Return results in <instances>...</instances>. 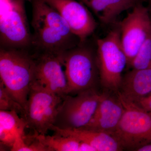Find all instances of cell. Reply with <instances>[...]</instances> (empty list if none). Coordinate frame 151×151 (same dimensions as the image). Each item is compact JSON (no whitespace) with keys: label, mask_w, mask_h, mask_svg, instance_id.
Segmentation results:
<instances>
[{"label":"cell","mask_w":151,"mask_h":151,"mask_svg":"<svg viewBox=\"0 0 151 151\" xmlns=\"http://www.w3.org/2000/svg\"><path fill=\"white\" fill-rule=\"evenodd\" d=\"M32 50L61 54L79 45L63 17L43 0H30Z\"/></svg>","instance_id":"6da1fadb"},{"label":"cell","mask_w":151,"mask_h":151,"mask_svg":"<svg viewBox=\"0 0 151 151\" xmlns=\"http://www.w3.org/2000/svg\"><path fill=\"white\" fill-rule=\"evenodd\" d=\"M30 49L0 48L1 82L25 109L34 80V60Z\"/></svg>","instance_id":"7a4b0ae2"},{"label":"cell","mask_w":151,"mask_h":151,"mask_svg":"<svg viewBox=\"0 0 151 151\" xmlns=\"http://www.w3.org/2000/svg\"><path fill=\"white\" fill-rule=\"evenodd\" d=\"M97 64L100 84L109 91L119 92L128 60L119 29L113 30L97 40Z\"/></svg>","instance_id":"3957f363"},{"label":"cell","mask_w":151,"mask_h":151,"mask_svg":"<svg viewBox=\"0 0 151 151\" xmlns=\"http://www.w3.org/2000/svg\"><path fill=\"white\" fill-rule=\"evenodd\" d=\"M68 86V94H76L94 89L99 69L97 55L84 44L66 50L60 54Z\"/></svg>","instance_id":"277c9868"},{"label":"cell","mask_w":151,"mask_h":151,"mask_svg":"<svg viewBox=\"0 0 151 151\" xmlns=\"http://www.w3.org/2000/svg\"><path fill=\"white\" fill-rule=\"evenodd\" d=\"M124 107L118 126L111 135L123 150L137 151L151 143V115L117 93Z\"/></svg>","instance_id":"5b68a950"},{"label":"cell","mask_w":151,"mask_h":151,"mask_svg":"<svg viewBox=\"0 0 151 151\" xmlns=\"http://www.w3.org/2000/svg\"><path fill=\"white\" fill-rule=\"evenodd\" d=\"M63 98L34 80L25 109L27 127L34 134L46 135L50 130Z\"/></svg>","instance_id":"8992f818"},{"label":"cell","mask_w":151,"mask_h":151,"mask_svg":"<svg viewBox=\"0 0 151 151\" xmlns=\"http://www.w3.org/2000/svg\"><path fill=\"white\" fill-rule=\"evenodd\" d=\"M101 95L95 88L78 92L75 96L66 95L60 105L52 126L61 129L85 127L94 116Z\"/></svg>","instance_id":"52a82bcc"},{"label":"cell","mask_w":151,"mask_h":151,"mask_svg":"<svg viewBox=\"0 0 151 151\" xmlns=\"http://www.w3.org/2000/svg\"><path fill=\"white\" fill-rule=\"evenodd\" d=\"M9 8L0 22L1 47L31 49V33L25 0H10Z\"/></svg>","instance_id":"ba28073f"},{"label":"cell","mask_w":151,"mask_h":151,"mask_svg":"<svg viewBox=\"0 0 151 151\" xmlns=\"http://www.w3.org/2000/svg\"><path fill=\"white\" fill-rule=\"evenodd\" d=\"M119 30L129 66L151 31L149 9L138 2L121 22Z\"/></svg>","instance_id":"9c48e42d"},{"label":"cell","mask_w":151,"mask_h":151,"mask_svg":"<svg viewBox=\"0 0 151 151\" xmlns=\"http://www.w3.org/2000/svg\"><path fill=\"white\" fill-rule=\"evenodd\" d=\"M34 80L50 92L63 98L68 94L67 78L60 54L32 52Z\"/></svg>","instance_id":"30bf717a"},{"label":"cell","mask_w":151,"mask_h":151,"mask_svg":"<svg viewBox=\"0 0 151 151\" xmlns=\"http://www.w3.org/2000/svg\"><path fill=\"white\" fill-rule=\"evenodd\" d=\"M59 13L78 39L79 45L86 42L95 31L97 23L83 3L76 0H43Z\"/></svg>","instance_id":"8fae6325"},{"label":"cell","mask_w":151,"mask_h":151,"mask_svg":"<svg viewBox=\"0 0 151 151\" xmlns=\"http://www.w3.org/2000/svg\"><path fill=\"white\" fill-rule=\"evenodd\" d=\"M124 112V106L118 96L116 98L103 93L91 121L82 128L111 134L118 126Z\"/></svg>","instance_id":"7c38bea8"},{"label":"cell","mask_w":151,"mask_h":151,"mask_svg":"<svg viewBox=\"0 0 151 151\" xmlns=\"http://www.w3.org/2000/svg\"><path fill=\"white\" fill-rule=\"evenodd\" d=\"M151 92V67L132 69L123 76L118 94L125 99L136 103Z\"/></svg>","instance_id":"4fadbf2b"},{"label":"cell","mask_w":151,"mask_h":151,"mask_svg":"<svg viewBox=\"0 0 151 151\" xmlns=\"http://www.w3.org/2000/svg\"><path fill=\"white\" fill-rule=\"evenodd\" d=\"M50 130L55 134L73 137L92 146L96 151H118L123 149L111 134L85 128L61 129L52 126Z\"/></svg>","instance_id":"5bb4252c"},{"label":"cell","mask_w":151,"mask_h":151,"mask_svg":"<svg viewBox=\"0 0 151 151\" xmlns=\"http://www.w3.org/2000/svg\"><path fill=\"white\" fill-rule=\"evenodd\" d=\"M89 8L100 21L108 24L122 12L133 7L136 0H79Z\"/></svg>","instance_id":"9a60e30c"},{"label":"cell","mask_w":151,"mask_h":151,"mask_svg":"<svg viewBox=\"0 0 151 151\" xmlns=\"http://www.w3.org/2000/svg\"><path fill=\"white\" fill-rule=\"evenodd\" d=\"M26 127L25 120L15 111L0 110L1 144L12 148L17 137L24 135Z\"/></svg>","instance_id":"2e32d148"},{"label":"cell","mask_w":151,"mask_h":151,"mask_svg":"<svg viewBox=\"0 0 151 151\" xmlns=\"http://www.w3.org/2000/svg\"><path fill=\"white\" fill-rule=\"evenodd\" d=\"M50 151H79L81 142L70 136L55 133L54 135H33Z\"/></svg>","instance_id":"e0dca14e"},{"label":"cell","mask_w":151,"mask_h":151,"mask_svg":"<svg viewBox=\"0 0 151 151\" xmlns=\"http://www.w3.org/2000/svg\"><path fill=\"white\" fill-rule=\"evenodd\" d=\"M129 66L135 69L151 67V31Z\"/></svg>","instance_id":"ac0fdd59"},{"label":"cell","mask_w":151,"mask_h":151,"mask_svg":"<svg viewBox=\"0 0 151 151\" xmlns=\"http://www.w3.org/2000/svg\"><path fill=\"white\" fill-rule=\"evenodd\" d=\"M0 110L14 111L25 120L24 109L19 103L14 99L6 89L4 84L0 81Z\"/></svg>","instance_id":"d6986e66"},{"label":"cell","mask_w":151,"mask_h":151,"mask_svg":"<svg viewBox=\"0 0 151 151\" xmlns=\"http://www.w3.org/2000/svg\"><path fill=\"white\" fill-rule=\"evenodd\" d=\"M24 137V135H19L17 137L11 149V151H50L49 148L41 142L35 137V141L29 144L25 142Z\"/></svg>","instance_id":"ffe728a7"},{"label":"cell","mask_w":151,"mask_h":151,"mask_svg":"<svg viewBox=\"0 0 151 151\" xmlns=\"http://www.w3.org/2000/svg\"><path fill=\"white\" fill-rule=\"evenodd\" d=\"M135 103L146 111L151 112V92Z\"/></svg>","instance_id":"44dd1931"},{"label":"cell","mask_w":151,"mask_h":151,"mask_svg":"<svg viewBox=\"0 0 151 151\" xmlns=\"http://www.w3.org/2000/svg\"><path fill=\"white\" fill-rule=\"evenodd\" d=\"M96 151V150L89 144L84 142H81L79 151Z\"/></svg>","instance_id":"7402d4cb"},{"label":"cell","mask_w":151,"mask_h":151,"mask_svg":"<svg viewBox=\"0 0 151 151\" xmlns=\"http://www.w3.org/2000/svg\"><path fill=\"white\" fill-rule=\"evenodd\" d=\"M137 151H151V143L141 147L137 150Z\"/></svg>","instance_id":"603a6c76"},{"label":"cell","mask_w":151,"mask_h":151,"mask_svg":"<svg viewBox=\"0 0 151 151\" xmlns=\"http://www.w3.org/2000/svg\"><path fill=\"white\" fill-rule=\"evenodd\" d=\"M147 1L149 3V6H150V7L151 8V0H147Z\"/></svg>","instance_id":"cb8c5ba5"},{"label":"cell","mask_w":151,"mask_h":151,"mask_svg":"<svg viewBox=\"0 0 151 151\" xmlns=\"http://www.w3.org/2000/svg\"><path fill=\"white\" fill-rule=\"evenodd\" d=\"M136 1H139V0H136Z\"/></svg>","instance_id":"d4e9b609"},{"label":"cell","mask_w":151,"mask_h":151,"mask_svg":"<svg viewBox=\"0 0 151 151\" xmlns=\"http://www.w3.org/2000/svg\"><path fill=\"white\" fill-rule=\"evenodd\" d=\"M149 113H150V114H151V112H149Z\"/></svg>","instance_id":"484cf974"},{"label":"cell","mask_w":151,"mask_h":151,"mask_svg":"<svg viewBox=\"0 0 151 151\" xmlns=\"http://www.w3.org/2000/svg\"><path fill=\"white\" fill-rule=\"evenodd\" d=\"M9 1H10V0H9Z\"/></svg>","instance_id":"4316f807"}]
</instances>
